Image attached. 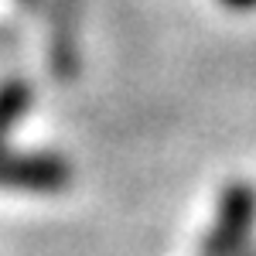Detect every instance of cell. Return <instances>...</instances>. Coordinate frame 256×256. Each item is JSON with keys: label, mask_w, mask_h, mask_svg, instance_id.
Here are the masks:
<instances>
[{"label": "cell", "mask_w": 256, "mask_h": 256, "mask_svg": "<svg viewBox=\"0 0 256 256\" xmlns=\"http://www.w3.org/2000/svg\"><path fill=\"white\" fill-rule=\"evenodd\" d=\"M226 7H232V10H253L256 0H222Z\"/></svg>", "instance_id": "277c9868"}, {"label": "cell", "mask_w": 256, "mask_h": 256, "mask_svg": "<svg viewBox=\"0 0 256 256\" xmlns=\"http://www.w3.org/2000/svg\"><path fill=\"white\" fill-rule=\"evenodd\" d=\"M72 181V164L55 154H14L0 147V188L55 195Z\"/></svg>", "instance_id": "7a4b0ae2"}, {"label": "cell", "mask_w": 256, "mask_h": 256, "mask_svg": "<svg viewBox=\"0 0 256 256\" xmlns=\"http://www.w3.org/2000/svg\"><path fill=\"white\" fill-rule=\"evenodd\" d=\"M24 110H28V89L20 86V82H10V86H4L0 89V140L4 134L24 116ZM4 147V144H0Z\"/></svg>", "instance_id": "3957f363"}, {"label": "cell", "mask_w": 256, "mask_h": 256, "mask_svg": "<svg viewBox=\"0 0 256 256\" xmlns=\"http://www.w3.org/2000/svg\"><path fill=\"white\" fill-rule=\"evenodd\" d=\"M256 229V184L253 181H229L218 195L212 229L202 239V256H236L250 250Z\"/></svg>", "instance_id": "6da1fadb"}, {"label": "cell", "mask_w": 256, "mask_h": 256, "mask_svg": "<svg viewBox=\"0 0 256 256\" xmlns=\"http://www.w3.org/2000/svg\"><path fill=\"white\" fill-rule=\"evenodd\" d=\"M236 256H256V246H250V250H242V253H236Z\"/></svg>", "instance_id": "5b68a950"}]
</instances>
